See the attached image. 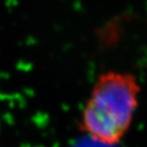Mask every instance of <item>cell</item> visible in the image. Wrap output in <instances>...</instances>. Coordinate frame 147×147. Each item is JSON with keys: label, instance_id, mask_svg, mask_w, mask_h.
Listing matches in <instances>:
<instances>
[{"label": "cell", "instance_id": "6da1fadb", "mask_svg": "<svg viewBox=\"0 0 147 147\" xmlns=\"http://www.w3.org/2000/svg\"><path fill=\"white\" fill-rule=\"evenodd\" d=\"M140 91L137 78L132 74H101L83 108L82 130L102 145L117 144L131 127Z\"/></svg>", "mask_w": 147, "mask_h": 147}]
</instances>
